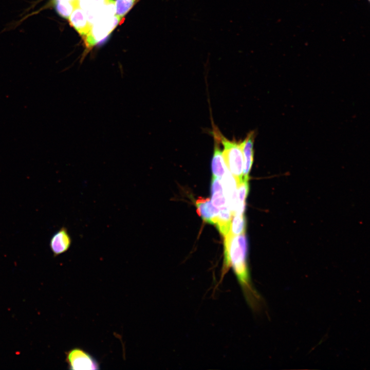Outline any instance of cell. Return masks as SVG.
<instances>
[{
    "instance_id": "obj_1",
    "label": "cell",
    "mask_w": 370,
    "mask_h": 370,
    "mask_svg": "<svg viewBox=\"0 0 370 370\" xmlns=\"http://www.w3.org/2000/svg\"><path fill=\"white\" fill-rule=\"evenodd\" d=\"M224 237V258L221 278L231 268L247 302L253 306L257 296L250 282L247 263V240L245 233L235 236L227 235Z\"/></svg>"
},
{
    "instance_id": "obj_2",
    "label": "cell",
    "mask_w": 370,
    "mask_h": 370,
    "mask_svg": "<svg viewBox=\"0 0 370 370\" xmlns=\"http://www.w3.org/2000/svg\"><path fill=\"white\" fill-rule=\"evenodd\" d=\"M214 137L223 146L222 155L224 162L234 178L236 184L243 179L244 160L242 140H229L217 130L213 131Z\"/></svg>"
},
{
    "instance_id": "obj_3",
    "label": "cell",
    "mask_w": 370,
    "mask_h": 370,
    "mask_svg": "<svg viewBox=\"0 0 370 370\" xmlns=\"http://www.w3.org/2000/svg\"><path fill=\"white\" fill-rule=\"evenodd\" d=\"M66 362L69 369L92 370L100 369L97 360L83 349L74 348L66 353Z\"/></svg>"
},
{
    "instance_id": "obj_4",
    "label": "cell",
    "mask_w": 370,
    "mask_h": 370,
    "mask_svg": "<svg viewBox=\"0 0 370 370\" xmlns=\"http://www.w3.org/2000/svg\"><path fill=\"white\" fill-rule=\"evenodd\" d=\"M72 239L65 227H62L51 236L49 247L54 256L66 252L70 248Z\"/></svg>"
},
{
    "instance_id": "obj_5",
    "label": "cell",
    "mask_w": 370,
    "mask_h": 370,
    "mask_svg": "<svg viewBox=\"0 0 370 370\" xmlns=\"http://www.w3.org/2000/svg\"><path fill=\"white\" fill-rule=\"evenodd\" d=\"M255 137V132H249L245 138L242 141V152L244 160L243 179L248 180L254 158V143Z\"/></svg>"
},
{
    "instance_id": "obj_6",
    "label": "cell",
    "mask_w": 370,
    "mask_h": 370,
    "mask_svg": "<svg viewBox=\"0 0 370 370\" xmlns=\"http://www.w3.org/2000/svg\"><path fill=\"white\" fill-rule=\"evenodd\" d=\"M223 177V184L228 206L233 215L237 206V189L236 181L228 170H227Z\"/></svg>"
},
{
    "instance_id": "obj_7",
    "label": "cell",
    "mask_w": 370,
    "mask_h": 370,
    "mask_svg": "<svg viewBox=\"0 0 370 370\" xmlns=\"http://www.w3.org/2000/svg\"><path fill=\"white\" fill-rule=\"evenodd\" d=\"M78 5L75 7L68 18L70 25L80 34L85 37L90 31L91 26L86 13L82 9L78 8Z\"/></svg>"
},
{
    "instance_id": "obj_8",
    "label": "cell",
    "mask_w": 370,
    "mask_h": 370,
    "mask_svg": "<svg viewBox=\"0 0 370 370\" xmlns=\"http://www.w3.org/2000/svg\"><path fill=\"white\" fill-rule=\"evenodd\" d=\"M197 214L206 222L213 224L219 210L212 205L209 198H198L196 201Z\"/></svg>"
},
{
    "instance_id": "obj_9",
    "label": "cell",
    "mask_w": 370,
    "mask_h": 370,
    "mask_svg": "<svg viewBox=\"0 0 370 370\" xmlns=\"http://www.w3.org/2000/svg\"><path fill=\"white\" fill-rule=\"evenodd\" d=\"M214 146L211 161V170L213 176L222 178L228 169L223 159L222 151L220 148L219 142L214 138Z\"/></svg>"
},
{
    "instance_id": "obj_10",
    "label": "cell",
    "mask_w": 370,
    "mask_h": 370,
    "mask_svg": "<svg viewBox=\"0 0 370 370\" xmlns=\"http://www.w3.org/2000/svg\"><path fill=\"white\" fill-rule=\"evenodd\" d=\"M232 215L228 205H225L220 208L218 213L213 221V224L216 226L219 232L224 237L229 232Z\"/></svg>"
},
{
    "instance_id": "obj_11",
    "label": "cell",
    "mask_w": 370,
    "mask_h": 370,
    "mask_svg": "<svg viewBox=\"0 0 370 370\" xmlns=\"http://www.w3.org/2000/svg\"><path fill=\"white\" fill-rule=\"evenodd\" d=\"M211 190L212 204L219 208L226 205V201L223 193L222 182L219 178L212 176Z\"/></svg>"
},
{
    "instance_id": "obj_12",
    "label": "cell",
    "mask_w": 370,
    "mask_h": 370,
    "mask_svg": "<svg viewBox=\"0 0 370 370\" xmlns=\"http://www.w3.org/2000/svg\"><path fill=\"white\" fill-rule=\"evenodd\" d=\"M248 180L243 179L237 184V206L234 214H244L246 208V199L247 197L249 186Z\"/></svg>"
},
{
    "instance_id": "obj_13",
    "label": "cell",
    "mask_w": 370,
    "mask_h": 370,
    "mask_svg": "<svg viewBox=\"0 0 370 370\" xmlns=\"http://www.w3.org/2000/svg\"><path fill=\"white\" fill-rule=\"evenodd\" d=\"M232 215L233 218H232L229 232L227 235L235 236L245 233L246 220L244 214H234Z\"/></svg>"
},
{
    "instance_id": "obj_14",
    "label": "cell",
    "mask_w": 370,
    "mask_h": 370,
    "mask_svg": "<svg viewBox=\"0 0 370 370\" xmlns=\"http://www.w3.org/2000/svg\"><path fill=\"white\" fill-rule=\"evenodd\" d=\"M136 0H116V15L121 18L132 8Z\"/></svg>"
},
{
    "instance_id": "obj_15",
    "label": "cell",
    "mask_w": 370,
    "mask_h": 370,
    "mask_svg": "<svg viewBox=\"0 0 370 370\" xmlns=\"http://www.w3.org/2000/svg\"><path fill=\"white\" fill-rule=\"evenodd\" d=\"M368 2L369 3L370 2V0H367Z\"/></svg>"
}]
</instances>
